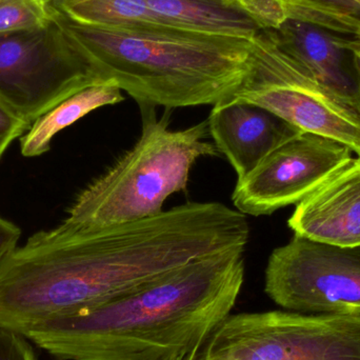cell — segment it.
<instances>
[{
  "label": "cell",
  "instance_id": "1",
  "mask_svg": "<svg viewBox=\"0 0 360 360\" xmlns=\"http://www.w3.org/2000/svg\"><path fill=\"white\" fill-rule=\"evenodd\" d=\"M249 238L247 215L220 202H186L94 230L36 233L0 264V326L25 335L197 260L245 251Z\"/></svg>",
  "mask_w": 360,
  "mask_h": 360
},
{
  "label": "cell",
  "instance_id": "2",
  "mask_svg": "<svg viewBox=\"0 0 360 360\" xmlns=\"http://www.w3.org/2000/svg\"><path fill=\"white\" fill-rule=\"evenodd\" d=\"M243 254L235 250L197 260L25 336L59 360H177L202 347L231 314L245 281Z\"/></svg>",
  "mask_w": 360,
  "mask_h": 360
},
{
  "label": "cell",
  "instance_id": "3",
  "mask_svg": "<svg viewBox=\"0 0 360 360\" xmlns=\"http://www.w3.org/2000/svg\"><path fill=\"white\" fill-rule=\"evenodd\" d=\"M55 11V10H54ZM57 20L101 82L143 107L215 105L247 84L252 40L184 29L84 25L55 11Z\"/></svg>",
  "mask_w": 360,
  "mask_h": 360
},
{
  "label": "cell",
  "instance_id": "4",
  "mask_svg": "<svg viewBox=\"0 0 360 360\" xmlns=\"http://www.w3.org/2000/svg\"><path fill=\"white\" fill-rule=\"evenodd\" d=\"M152 109L141 108L139 141L78 194L59 230H94L160 215L171 195L186 192L195 162L219 155L216 146L205 141L207 120L169 130L170 114L158 120Z\"/></svg>",
  "mask_w": 360,
  "mask_h": 360
},
{
  "label": "cell",
  "instance_id": "5",
  "mask_svg": "<svg viewBox=\"0 0 360 360\" xmlns=\"http://www.w3.org/2000/svg\"><path fill=\"white\" fill-rule=\"evenodd\" d=\"M252 57L251 75L233 98L259 105L298 130L340 141L360 156L359 103L319 82L270 30L252 39Z\"/></svg>",
  "mask_w": 360,
  "mask_h": 360
},
{
  "label": "cell",
  "instance_id": "6",
  "mask_svg": "<svg viewBox=\"0 0 360 360\" xmlns=\"http://www.w3.org/2000/svg\"><path fill=\"white\" fill-rule=\"evenodd\" d=\"M199 360H360V315L230 314Z\"/></svg>",
  "mask_w": 360,
  "mask_h": 360
},
{
  "label": "cell",
  "instance_id": "7",
  "mask_svg": "<svg viewBox=\"0 0 360 360\" xmlns=\"http://www.w3.org/2000/svg\"><path fill=\"white\" fill-rule=\"evenodd\" d=\"M97 82H103L95 77L55 13L44 27L0 34V103L30 127Z\"/></svg>",
  "mask_w": 360,
  "mask_h": 360
},
{
  "label": "cell",
  "instance_id": "8",
  "mask_svg": "<svg viewBox=\"0 0 360 360\" xmlns=\"http://www.w3.org/2000/svg\"><path fill=\"white\" fill-rule=\"evenodd\" d=\"M266 295L302 314L360 315V247H338L294 235L269 258Z\"/></svg>",
  "mask_w": 360,
  "mask_h": 360
},
{
  "label": "cell",
  "instance_id": "9",
  "mask_svg": "<svg viewBox=\"0 0 360 360\" xmlns=\"http://www.w3.org/2000/svg\"><path fill=\"white\" fill-rule=\"evenodd\" d=\"M353 151L340 141L300 131L237 180L232 200L245 215H270L297 205L349 162Z\"/></svg>",
  "mask_w": 360,
  "mask_h": 360
},
{
  "label": "cell",
  "instance_id": "10",
  "mask_svg": "<svg viewBox=\"0 0 360 360\" xmlns=\"http://www.w3.org/2000/svg\"><path fill=\"white\" fill-rule=\"evenodd\" d=\"M294 235L338 247H360V156L352 158L297 203Z\"/></svg>",
  "mask_w": 360,
  "mask_h": 360
},
{
  "label": "cell",
  "instance_id": "11",
  "mask_svg": "<svg viewBox=\"0 0 360 360\" xmlns=\"http://www.w3.org/2000/svg\"><path fill=\"white\" fill-rule=\"evenodd\" d=\"M209 133L237 174L247 177L271 152L300 132L272 112L238 99L213 105Z\"/></svg>",
  "mask_w": 360,
  "mask_h": 360
},
{
  "label": "cell",
  "instance_id": "12",
  "mask_svg": "<svg viewBox=\"0 0 360 360\" xmlns=\"http://www.w3.org/2000/svg\"><path fill=\"white\" fill-rule=\"evenodd\" d=\"M270 31L281 48L302 63L319 82L360 103L359 79L351 75L344 57V51H349L353 39L293 20Z\"/></svg>",
  "mask_w": 360,
  "mask_h": 360
},
{
  "label": "cell",
  "instance_id": "13",
  "mask_svg": "<svg viewBox=\"0 0 360 360\" xmlns=\"http://www.w3.org/2000/svg\"><path fill=\"white\" fill-rule=\"evenodd\" d=\"M154 12L192 31L252 40L262 30L235 0H143Z\"/></svg>",
  "mask_w": 360,
  "mask_h": 360
},
{
  "label": "cell",
  "instance_id": "14",
  "mask_svg": "<svg viewBox=\"0 0 360 360\" xmlns=\"http://www.w3.org/2000/svg\"><path fill=\"white\" fill-rule=\"evenodd\" d=\"M122 91L112 82L91 84L38 117L20 139L21 154L37 158L50 150L53 139L99 108L124 101Z\"/></svg>",
  "mask_w": 360,
  "mask_h": 360
},
{
  "label": "cell",
  "instance_id": "15",
  "mask_svg": "<svg viewBox=\"0 0 360 360\" xmlns=\"http://www.w3.org/2000/svg\"><path fill=\"white\" fill-rule=\"evenodd\" d=\"M50 6L72 20L96 27L188 30L154 12L143 0H56Z\"/></svg>",
  "mask_w": 360,
  "mask_h": 360
},
{
  "label": "cell",
  "instance_id": "16",
  "mask_svg": "<svg viewBox=\"0 0 360 360\" xmlns=\"http://www.w3.org/2000/svg\"><path fill=\"white\" fill-rule=\"evenodd\" d=\"M287 20L312 25L334 35L360 40V13L334 6L323 0H281Z\"/></svg>",
  "mask_w": 360,
  "mask_h": 360
},
{
  "label": "cell",
  "instance_id": "17",
  "mask_svg": "<svg viewBox=\"0 0 360 360\" xmlns=\"http://www.w3.org/2000/svg\"><path fill=\"white\" fill-rule=\"evenodd\" d=\"M54 13L42 0H0V34L44 27Z\"/></svg>",
  "mask_w": 360,
  "mask_h": 360
},
{
  "label": "cell",
  "instance_id": "18",
  "mask_svg": "<svg viewBox=\"0 0 360 360\" xmlns=\"http://www.w3.org/2000/svg\"><path fill=\"white\" fill-rule=\"evenodd\" d=\"M0 360H36V357L25 335L0 326Z\"/></svg>",
  "mask_w": 360,
  "mask_h": 360
},
{
  "label": "cell",
  "instance_id": "19",
  "mask_svg": "<svg viewBox=\"0 0 360 360\" xmlns=\"http://www.w3.org/2000/svg\"><path fill=\"white\" fill-rule=\"evenodd\" d=\"M29 124L17 118L0 103V158L14 139L29 130Z\"/></svg>",
  "mask_w": 360,
  "mask_h": 360
},
{
  "label": "cell",
  "instance_id": "20",
  "mask_svg": "<svg viewBox=\"0 0 360 360\" xmlns=\"http://www.w3.org/2000/svg\"><path fill=\"white\" fill-rule=\"evenodd\" d=\"M20 229L0 216V264L17 247Z\"/></svg>",
  "mask_w": 360,
  "mask_h": 360
},
{
  "label": "cell",
  "instance_id": "21",
  "mask_svg": "<svg viewBox=\"0 0 360 360\" xmlns=\"http://www.w3.org/2000/svg\"><path fill=\"white\" fill-rule=\"evenodd\" d=\"M323 1L329 2V4L340 6L346 10L352 11V12L360 13V6L351 0H323Z\"/></svg>",
  "mask_w": 360,
  "mask_h": 360
},
{
  "label": "cell",
  "instance_id": "22",
  "mask_svg": "<svg viewBox=\"0 0 360 360\" xmlns=\"http://www.w3.org/2000/svg\"><path fill=\"white\" fill-rule=\"evenodd\" d=\"M202 347H197V348L193 349L190 352L186 353L184 356L180 357L177 360H199V351Z\"/></svg>",
  "mask_w": 360,
  "mask_h": 360
},
{
  "label": "cell",
  "instance_id": "23",
  "mask_svg": "<svg viewBox=\"0 0 360 360\" xmlns=\"http://www.w3.org/2000/svg\"><path fill=\"white\" fill-rule=\"evenodd\" d=\"M352 44L353 46H351L350 51L354 55L355 58L360 60V40H354Z\"/></svg>",
  "mask_w": 360,
  "mask_h": 360
},
{
  "label": "cell",
  "instance_id": "24",
  "mask_svg": "<svg viewBox=\"0 0 360 360\" xmlns=\"http://www.w3.org/2000/svg\"><path fill=\"white\" fill-rule=\"evenodd\" d=\"M235 1H236L237 4H238L239 6L243 8V10H245V6H247L248 1H249V0H235Z\"/></svg>",
  "mask_w": 360,
  "mask_h": 360
},
{
  "label": "cell",
  "instance_id": "25",
  "mask_svg": "<svg viewBox=\"0 0 360 360\" xmlns=\"http://www.w3.org/2000/svg\"><path fill=\"white\" fill-rule=\"evenodd\" d=\"M42 1L46 2V4H52L56 0H42Z\"/></svg>",
  "mask_w": 360,
  "mask_h": 360
},
{
  "label": "cell",
  "instance_id": "26",
  "mask_svg": "<svg viewBox=\"0 0 360 360\" xmlns=\"http://www.w3.org/2000/svg\"><path fill=\"white\" fill-rule=\"evenodd\" d=\"M351 1L355 2V4H356L357 6H360V0H351Z\"/></svg>",
  "mask_w": 360,
  "mask_h": 360
},
{
  "label": "cell",
  "instance_id": "27",
  "mask_svg": "<svg viewBox=\"0 0 360 360\" xmlns=\"http://www.w3.org/2000/svg\"><path fill=\"white\" fill-rule=\"evenodd\" d=\"M359 97H360V74L359 73Z\"/></svg>",
  "mask_w": 360,
  "mask_h": 360
},
{
  "label": "cell",
  "instance_id": "28",
  "mask_svg": "<svg viewBox=\"0 0 360 360\" xmlns=\"http://www.w3.org/2000/svg\"><path fill=\"white\" fill-rule=\"evenodd\" d=\"M359 73H360V63H359Z\"/></svg>",
  "mask_w": 360,
  "mask_h": 360
},
{
  "label": "cell",
  "instance_id": "29",
  "mask_svg": "<svg viewBox=\"0 0 360 360\" xmlns=\"http://www.w3.org/2000/svg\"><path fill=\"white\" fill-rule=\"evenodd\" d=\"M355 59H356V58H355ZM357 60H359V59H357ZM359 61H360V60H359Z\"/></svg>",
  "mask_w": 360,
  "mask_h": 360
}]
</instances>
